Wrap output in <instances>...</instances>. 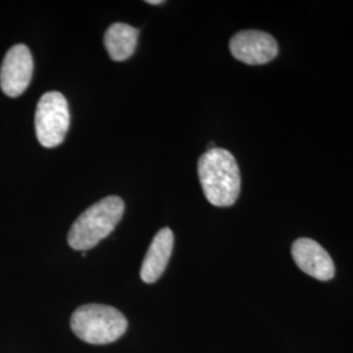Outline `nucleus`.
Masks as SVG:
<instances>
[{"instance_id":"1","label":"nucleus","mask_w":353,"mask_h":353,"mask_svg":"<svg viewBox=\"0 0 353 353\" xmlns=\"http://www.w3.org/2000/svg\"><path fill=\"white\" fill-rule=\"evenodd\" d=\"M198 174L207 201L216 207H230L241 191L240 168L234 156L223 148L203 153L198 161Z\"/></svg>"},{"instance_id":"2","label":"nucleus","mask_w":353,"mask_h":353,"mask_svg":"<svg viewBox=\"0 0 353 353\" xmlns=\"http://www.w3.org/2000/svg\"><path fill=\"white\" fill-rule=\"evenodd\" d=\"M123 212L125 203L119 196H108L94 203L76 219L67 236L68 245L79 252L93 249L113 232Z\"/></svg>"},{"instance_id":"3","label":"nucleus","mask_w":353,"mask_h":353,"mask_svg":"<svg viewBox=\"0 0 353 353\" xmlns=\"http://www.w3.org/2000/svg\"><path fill=\"white\" fill-rule=\"evenodd\" d=\"M71 328L79 339L102 345L118 341L126 332L127 319L113 306L89 303L74 312Z\"/></svg>"},{"instance_id":"4","label":"nucleus","mask_w":353,"mask_h":353,"mask_svg":"<svg viewBox=\"0 0 353 353\" xmlns=\"http://www.w3.org/2000/svg\"><path fill=\"white\" fill-rule=\"evenodd\" d=\"M34 126L41 145L54 148L63 143L70 128V109L62 93L48 92L39 99Z\"/></svg>"},{"instance_id":"5","label":"nucleus","mask_w":353,"mask_h":353,"mask_svg":"<svg viewBox=\"0 0 353 353\" xmlns=\"http://www.w3.org/2000/svg\"><path fill=\"white\" fill-rule=\"evenodd\" d=\"M33 57L26 45H14L6 54L0 68V88L8 97L21 96L33 76Z\"/></svg>"},{"instance_id":"6","label":"nucleus","mask_w":353,"mask_h":353,"mask_svg":"<svg viewBox=\"0 0 353 353\" xmlns=\"http://www.w3.org/2000/svg\"><path fill=\"white\" fill-rule=\"evenodd\" d=\"M229 48L237 61L250 65L268 63L279 52L276 39L261 30H242L232 37Z\"/></svg>"},{"instance_id":"7","label":"nucleus","mask_w":353,"mask_h":353,"mask_svg":"<svg viewBox=\"0 0 353 353\" xmlns=\"http://www.w3.org/2000/svg\"><path fill=\"white\" fill-rule=\"evenodd\" d=\"M292 255L299 268L309 276L327 281L335 276L332 258L318 242L300 239L292 245Z\"/></svg>"},{"instance_id":"8","label":"nucleus","mask_w":353,"mask_h":353,"mask_svg":"<svg viewBox=\"0 0 353 353\" xmlns=\"http://www.w3.org/2000/svg\"><path fill=\"white\" fill-rule=\"evenodd\" d=\"M174 246V234L172 229L163 228L151 242L150 249L145 254V258L140 268V278L147 283L152 284L161 278L165 268L170 261L172 252Z\"/></svg>"},{"instance_id":"9","label":"nucleus","mask_w":353,"mask_h":353,"mask_svg":"<svg viewBox=\"0 0 353 353\" xmlns=\"http://www.w3.org/2000/svg\"><path fill=\"white\" fill-rule=\"evenodd\" d=\"M139 39V29L127 26L123 23H117L109 26L103 43L109 57L115 62H123L135 52Z\"/></svg>"},{"instance_id":"10","label":"nucleus","mask_w":353,"mask_h":353,"mask_svg":"<svg viewBox=\"0 0 353 353\" xmlns=\"http://www.w3.org/2000/svg\"><path fill=\"white\" fill-rule=\"evenodd\" d=\"M147 3H148V4H163L164 1H163V0H148Z\"/></svg>"}]
</instances>
